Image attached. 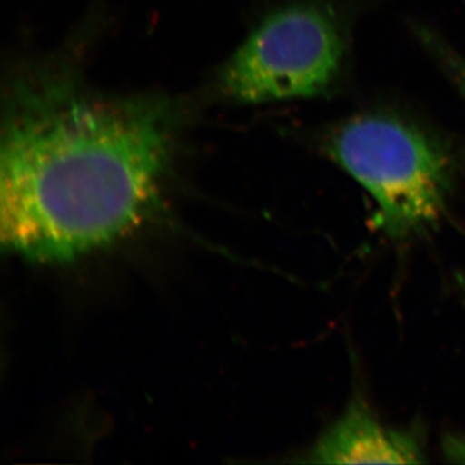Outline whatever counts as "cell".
<instances>
[{
  "instance_id": "6da1fadb",
  "label": "cell",
  "mask_w": 465,
  "mask_h": 465,
  "mask_svg": "<svg viewBox=\"0 0 465 465\" xmlns=\"http://www.w3.org/2000/svg\"><path fill=\"white\" fill-rule=\"evenodd\" d=\"M174 139L166 101L105 99L63 75L21 79L3 124V247L65 264L112 246L157 207Z\"/></svg>"
},
{
  "instance_id": "7a4b0ae2",
  "label": "cell",
  "mask_w": 465,
  "mask_h": 465,
  "mask_svg": "<svg viewBox=\"0 0 465 465\" xmlns=\"http://www.w3.org/2000/svg\"><path fill=\"white\" fill-rule=\"evenodd\" d=\"M321 149L375 204V225L394 242L432 231L454 191L455 163L442 143L414 122L363 113L333 124Z\"/></svg>"
},
{
  "instance_id": "3957f363",
  "label": "cell",
  "mask_w": 465,
  "mask_h": 465,
  "mask_svg": "<svg viewBox=\"0 0 465 465\" xmlns=\"http://www.w3.org/2000/svg\"><path fill=\"white\" fill-rule=\"evenodd\" d=\"M345 56L335 11L318 0L293 3L268 15L229 57L220 92L246 105L321 96L341 78Z\"/></svg>"
},
{
  "instance_id": "277c9868",
  "label": "cell",
  "mask_w": 465,
  "mask_h": 465,
  "mask_svg": "<svg viewBox=\"0 0 465 465\" xmlns=\"http://www.w3.org/2000/svg\"><path fill=\"white\" fill-rule=\"evenodd\" d=\"M424 434L418 425L391 427L382 423L365 397L354 394L339 418L300 461L311 464L427 463Z\"/></svg>"
},
{
  "instance_id": "5b68a950",
  "label": "cell",
  "mask_w": 465,
  "mask_h": 465,
  "mask_svg": "<svg viewBox=\"0 0 465 465\" xmlns=\"http://www.w3.org/2000/svg\"><path fill=\"white\" fill-rule=\"evenodd\" d=\"M416 38L436 61L449 81L457 87L465 100V57L459 54L439 33L425 25L412 26Z\"/></svg>"
},
{
  "instance_id": "8992f818",
  "label": "cell",
  "mask_w": 465,
  "mask_h": 465,
  "mask_svg": "<svg viewBox=\"0 0 465 465\" xmlns=\"http://www.w3.org/2000/svg\"><path fill=\"white\" fill-rule=\"evenodd\" d=\"M443 455L451 463H465V436L448 434L442 443Z\"/></svg>"
}]
</instances>
